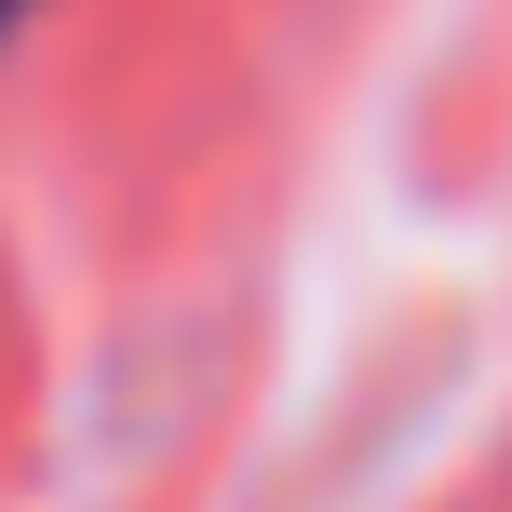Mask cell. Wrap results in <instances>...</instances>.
<instances>
[{
	"instance_id": "obj_1",
	"label": "cell",
	"mask_w": 512,
	"mask_h": 512,
	"mask_svg": "<svg viewBox=\"0 0 512 512\" xmlns=\"http://www.w3.org/2000/svg\"><path fill=\"white\" fill-rule=\"evenodd\" d=\"M14 14H27V0H0V27H14Z\"/></svg>"
}]
</instances>
